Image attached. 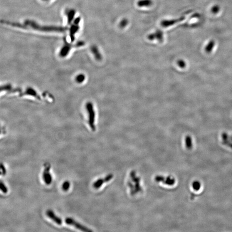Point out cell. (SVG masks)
<instances>
[{
    "mask_svg": "<svg viewBox=\"0 0 232 232\" xmlns=\"http://www.w3.org/2000/svg\"><path fill=\"white\" fill-rule=\"evenodd\" d=\"M65 222L67 224L75 226V228L80 231L84 232H92L93 231L86 226H83L82 224L76 221L72 218H68L65 220Z\"/></svg>",
    "mask_w": 232,
    "mask_h": 232,
    "instance_id": "6da1fadb",
    "label": "cell"
},
{
    "mask_svg": "<svg viewBox=\"0 0 232 232\" xmlns=\"http://www.w3.org/2000/svg\"><path fill=\"white\" fill-rule=\"evenodd\" d=\"M51 168V165L46 164L43 173V179L46 185H50L52 181V177L50 172Z\"/></svg>",
    "mask_w": 232,
    "mask_h": 232,
    "instance_id": "7a4b0ae2",
    "label": "cell"
},
{
    "mask_svg": "<svg viewBox=\"0 0 232 232\" xmlns=\"http://www.w3.org/2000/svg\"><path fill=\"white\" fill-rule=\"evenodd\" d=\"M155 180L157 182H162L165 184L169 186L173 185L175 182V180L174 178L169 176L165 178L163 176L158 175L155 177Z\"/></svg>",
    "mask_w": 232,
    "mask_h": 232,
    "instance_id": "3957f363",
    "label": "cell"
},
{
    "mask_svg": "<svg viewBox=\"0 0 232 232\" xmlns=\"http://www.w3.org/2000/svg\"><path fill=\"white\" fill-rule=\"evenodd\" d=\"M113 174H109L106 176L104 179H100L97 180L94 183L93 186L95 189H99L104 183L107 182L113 179Z\"/></svg>",
    "mask_w": 232,
    "mask_h": 232,
    "instance_id": "277c9868",
    "label": "cell"
},
{
    "mask_svg": "<svg viewBox=\"0 0 232 232\" xmlns=\"http://www.w3.org/2000/svg\"><path fill=\"white\" fill-rule=\"evenodd\" d=\"M147 38L149 40L157 39L159 42H162L163 40V33L161 31L158 30L154 33L148 35Z\"/></svg>",
    "mask_w": 232,
    "mask_h": 232,
    "instance_id": "5b68a950",
    "label": "cell"
},
{
    "mask_svg": "<svg viewBox=\"0 0 232 232\" xmlns=\"http://www.w3.org/2000/svg\"><path fill=\"white\" fill-rule=\"evenodd\" d=\"M46 215L51 219L54 222L57 223L58 225H61L62 224V219L56 216L54 212L51 210H48L46 212Z\"/></svg>",
    "mask_w": 232,
    "mask_h": 232,
    "instance_id": "8992f818",
    "label": "cell"
},
{
    "mask_svg": "<svg viewBox=\"0 0 232 232\" xmlns=\"http://www.w3.org/2000/svg\"><path fill=\"white\" fill-rule=\"evenodd\" d=\"M184 19L185 18L182 17L178 19L163 20L161 22V25H162V26L164 27H167L172 26L176 23L183 21L184 20Z\"/></svg>",
    "mask_w": 232,
    "mask_h": 232,
    "instance_id": "52a82bcc",
    "label": "cell"
},
{
    "mask_svg": "<svg viewBox=\"0 0 232 232\" xmlns=\"http://www.w3.org/2000/svg\"><path fill=\"white\" fill-rule=\"evenodd\" d=\"M215 41L213 40H211L209 41V42L207 44L205 48V51L207 53H211L213 51V49L215 47Z\"/></svg>",
    "mask_w": 232,
    "mask_h": 232,
    "instance_id": "ba28073f",
    "label": "cell"
},
{
    "mask_svg": "<svg viewBox=\"0 0 232 232\" xmlns=\"http://www.w3.org/2000/svg\"><path fill=\"white\" fill-rule=\"evenodd\" d=\"M151 0H140L137 3L138 6L140 7H148L152 5Z\"/></svg>",
    "mask_w": 232,
    "mask_h": 232,
    "instance_id": "9c48e42d",
    "label": "cell"
},
{
    "mask_svg": "<svg viewBox=\"0 0 232 232\" xmlns=\"http://www.w3.org/2000/svg\"><path fill=\"white\" fill-rule=\"evenodd\" d=\"M186 145V147L188 149L191 148L192 147V140L191 137L188 135L186 137L185 139Z\"/></svg>",
    "mask_w": 232,
    "mask_h": 232,
    "instance_id": "30bf717a",
    "label": "cell"
},
{
    "mask_svg": "<svg viewBox=\"0 0 232 232\" xmlns=\"http://www.w3.org/2000/svg\"><path fill=\"white\" fill-rule=\"evenodd\" d=\"M220 11V7L218 5H215L211 7V12L212 14H216L219 12Z\"/></svg>",
    "mask_w": 232,
    "mask_h": 232,
    "instance_id": "8fae6325",
    "label": "cell"
},
{
    "mask_svg": "<svg viewBox=\"0 0 232 232\" xmlns=\"http://www.w3.org/2000/svg\"><path fill=\"white\" fill-rule=\"evenodd\" d=\"M70 183L68 181H66L63 183L62 185V189L65 191H67L69 189Z\"/></svg>",
    "mask_w": 232,
    "mask_h": 232,
    "instance_id": "7c38bea8",
    "label": "cell"
},
{
    "mask_svg": "<svg viewBox=\"0 0 232 232\" xmlns=\"http://www.w3.org/2000/svg\"><path fill=\"white\" fill-rule=\"evenodd\" d=\"M0 190L4 193H5V194L8 192V189H7V187L2 182L0 181Z\"/></svg>",
    "mask_w": 232,
    "mask_h": 232,
    "instance_id": "4fadbf2b",
    "label": "cell"
},
{
    "mask_svg": "<svg viewBox=\"0 0 232 232\" xmlns=\"http://www.w3.org/2000/svg\"><path fill=\"white\" fill-rule=\"evenodd\" d=\"M178 64L179 66L181 68H184L186 66V63L185 61L184 60H182V59L178 61Z\"/></svg>",
    "mask_w": 232,
    "mask_h": 232,
    "instance_id": "5bb4252c",
    "label": "cell"
},
{
    "mask_svg": "<svg viewBox=\"0 0 232 232\" xmlns=\"http://www.w3.org/2000/svg\"><path fill=\"white\" fill-rule=\"evenodd\" d=\"M128 23V20L127 19H122L121 22H120V26L121 27V28H123L125 27H126V26H127Z\"/></svg>",
    "mask_w": 232,
    "mask_h": 232,
    "instance_id": "9a60e30c",
    "label": "cell"
},
{
    "mask_svg": "<svg viewBox=\"0 0 232 232\" xmlns=\"http://www.w3.org/2000/svg\"><path fill=\"white\" fill-rule=\"evenodd\" d=\"M0 168H1V170L2 173V174L4 175L6 173V169L4 167V165L2 163H0Z\"/></svg>",
    "mask_w": 232,
    "mask_h": 232,
    "instance_id": "2e32d148",
    "label": "cell"
},
{
    "mask_svg": "<svg viewBox=\"0 0 232 232\" xmlns=\"http://www.w3.org/2000/svg\"><path fill=\"white\" fill-rule=\"evenodd\" d=\"M193 187L195 190H198L199 188V184L197 182H195L193 184Z\"/></svg>",
    "mask_w": 232,
    "mask_h": 232,
    "instance_id": "e0dca14e",
    "label": "cell"
},
{
    "mask_svg": "<svg viewBox=\"0 0 232 232\" xmlns=\"http://www.w3.org/2000/svg\"><path fill=\"white\" fill-rule=\"evenodd\" d=\"M1 174H2V173L1 170V168H0V175Z\"/></svg>",
    "mask_w": 232,
    "mask_h": 232,
    "instance_id": "ac0fdd59",
    "label": "cell"
}]
</instances>
